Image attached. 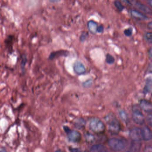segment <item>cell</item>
<instances>
[{"instance_id":"cell-1","label":"cell","mask_w":152,"mask_h":152,"mask_svg":"<svg viewBox=\"0 0 152 152\" xmlns=\"http://www.w3.org/2000/svg\"><path fill=\"white\" fill-rule=\"evenodd\" d=\"M105 120L111 133L117 134L119 133L121 130L120 124L115 115L109 113L105 116Z\"/></svg>"},{"instance_id":"cell-2","label":"cell","mask_w":152,"mask_h":152,"mask_svg":"<svg viewBox=\"0 0 152 152\" xmlns=\"http://www.w3.org/2000/svg\"><path fill=\"white\" fill-rule=\"evenodd\" d=\"M89 125L90 129L96 133H102L106 130V126L103 121L97 117H93L90 120Z\"/></svg>"},{"instance_id":"cell-3","label":"cell","mask_w":152,"mask_h":152,"mask_svg":"<svg viewBox=\"0 0 152 152\" xmlns=\"http://www.w3.org/2000/svg\"><path fill=\"white\" fill-rule=\"evenodd\" d=\"M126 141L118 138H112L108 141V146L114 151H122L126 148Z\"/></svg>"},{"instance_id":"cell-4","label":"cell","mask_w":152,"mask_h":152,"mask_svg":"<svg viewBox=\"0 0 152 152\" xmlns=\"http://www.w3.org/2000/svg\"><path fill=\"white\" fill-rule=\"evenodd\" d=\"M64 130L67 133L68 138L70 141L74 142H78L81 139V135L78 131L71 130L68 127L64 126Z\"/></svg>"},{"instance_id":"cell-5","label":"cell","mask_w":152,"mask_h":152,"mask_svg":"<svg viewBox=\"0 0 152 152\" xmlns=\"http://www.w3.org/2000/svg\"><path fill=\"white\" fill-rule=\"evenodd\" d=\"M133 120L137 124L142 125L144 124L145 121V118L144 115L141 112L140 110L135 109L133 110L132 114Z\"/></svg>"},{"instance_id":"cell-6","label":"cell","mask_w":152,"mask_h":152,"mask_svg":"<svg viewBox=\"0 0 152 152\" xmlns=\"http://www.w3.org/2000/svg\"><path fill=\"white\" fill-rule=\"evenodd\" d=\"M129 136L133 141H141L142 138L141 129L138 128H133L130 131Z\"/></svg>"},{"instance_id":"cell-7","label":"cell","mask_w":152,"mask_h":152,"mask_svg":"<svg viewBox=\"0 0 152 152\" xmlns=\"http://www.w3.org/2000/svg\"><path fill=\"white\" fill-rule=\"evenodd\" d=\"M141 134L142 138L146 141H148L152 139V132L151 129L145 126L141 129Z\"/></svg>"},{"instance_id":"cell-8","label":"cell","mask_w":152,"mask_h":152,"mask_svg":"<svg viewBox=\"0 0 152 152\" xmlns=\"http://www.w3.org/2000/svg\"><path fill=\"white\" fill-rule=\"evenodd\" d=\"M140 106L147 113H152V103L146 100H142L140 102Z\"/></svg>"},{"instance_id":"cell-9","label":"cell","mask_w":152,"mask_h":152,"mask_svg":"<svg viewBox=\"0 0 152 152\" xmlns=\"http://www.w3.org/2000/svg\"><path fill=\"white\" fill-rule=\"evenodd\" d=\"M74 70L76 73L79 75L83 74L86 72V68L84 64L79 62H78L75 63Z\"/></svg>"},{"instance_id":"cell-10","label":"cell","mask_w":152,"mask_h":152,"mask_svg":"<svg viewBox=\"0 0 152 152\" xmlns=\"http://www.w3.org/2000/svg\"><path fill=\"white\" fill-rule=\"evenodd\" d=\"M98 27V23L93 20H90L87 23V27L89 31L93 34H95L97 32Z\"/></svg>"},{"instance_id":"cell-11","label":"cell","mask_w":152,"mask_h":152,"mask_svg":"<svg viewBox=\"0 0 152 152\" xmlns=\"http://www.w3.org/2000/svg\"><path fill=\"white\" fill-rule=\"evenodd\" d=\"M91 152H104L107 151L106 148L101 144H97L91 146L90 149Z\"/></svg>"},{"instance_id":"cell-12","label":"cell","mask_w":152,"mask_h":152,"mask_svg":"<svg viewBox=\"0 0 152 152\" xmlns=\"http://www.w3.org/2000/svg\"><path fill=\"white\" fill-rule=\"evenodd\" d=\"M131 14L133 17L134 19H137L143 20H146L147 18L146 16L144 15L140 12L136 11V10H131Z\"/></svg>"},{"instance_id":"cell-13","label":"cell","mask_w":152,"mask_h":152,"mask_svg":"<svg viewBox=\"0 0 152 152\" xmlns=\"http://www.w3.org/2000/svg\"><path fill=\"white\" fill-rule=\"evenodd\" d=\"M141 141H133L130 147V151L133 152H138L141 147Z\"/></svg>"},{"instance_id":"cell-14","label":"cell","mask_w":152,"mask_h":152,"mask_svg":"<svg viewBox=\"0 0 152 152\" xmlns=\"http://www.w3.org/2000/svg\"><path fill=\"white\" fill-rule=\"evenodd\" d=\"M119 114L120 117L123 122L126 123L128 122L129 118H128V115L125 110H121L119 111Z\"/></svg>"},{"instance_id":"cell-15","label":"cell","mask_w":152,"mask_h":152,"mask_svg":"<svg viewBox=\"0 0 152 152\" xmlns=\"http://www.w3.org/2000/svg\"><path fill=\"white\" fill-rule=\"evenodd\" d=\"M136 6L137 7H138V8L140 10L143 11V12L149 13V12L151 11V9H150L148 7L146 6H145V5H142V4H140V3H136Z\"/></svg>"},{"instance_id":"cell-16","label":"cell","mask_w":152,"mask_h":152,"mask_svg":"<svg viewBox=\"0 0 152 152\" xmlns=\"http://www.w3.org/2000/svg\"><path fill=\"white\" fill-rule=\"evenodd\" d=\"M86 125V122L85 120L82 119H79L76 121L75 125L76 128H77L78 129H81L84 128Z\"/></svg>"},{"instance_id":"cell-17","label":"cell","mask_w":152,"mask_h":152,"mask_svg":"<svg viewBox=\"0 0 152 152\" xmlns=\"http://www.w3.org/2000/svg\"><path fill=\"white\" fill-rule=\"evenodd\" d=\"M106 61L107 63H108V64H113L114 62H115V59L111 54H108L106 55Z\"/></svg>"},{"instance_id":"cell-18","label":"cell","mask_w":152,"mask_h":152,"mask_svg":"<svg viewBox=\"0 0 152 152\" xmlns=\"http://www.w3.org/2000/svg\"><path fill=\"white\" fill-rule=\"evenodd\" d=\"M114 5H115V7L118 9V10L120 11V12L123 11L124 9H125V7L122 5L121 2H120L119 1H115V2H114Z\"/></svg>"},{"instance_id":"cell-19","label":"cell","mask_w":152,"mask_h":152,"mask_svg":"<svg viewBox=\"0 0 152 152\" xmlns=\"http://www.w3.org/2000/svg\"><path fill=\"white\" fill-rule=\"evenodd\" d=\"M145 39L149 43H152V32H148L146 33L145 36Z\"/></svg>"},{"instance_id":"cell-20","label":"cell","mask_w":152,"mask_h":152,"mask_svg":"<svg viewBox=\"0 0 152 152\" xmlns=\"http://www.w3.org/2000/svg\"><path fill=\"white\" fill-rule=\"evenodd\" d=\"M124 34L127 37H130L133 34V29L131 28H128L124 30Z\"/></svg>"},{"instance_id":"cell-21","label":"cell","mask_w":152,"mask_h":152,"mask_svg":"<svg viewBox=\"0 0 152 152\" xmlns=\"http://www.w3.org/2000/svg\"><path fill=\"white\" fill-rule=\"evenodd\" d=\"M86 139L88 142H93L94 141V137L91 134H86Z\"/></svg>"},{"instance_id":"cell-22","label":"cell","mask_w":152,"mask_h":152,"mask_svg":"<svg viewBox=\"0 0 152 152\" xmlns=\"http://www.w3.org/2000/svg\"><path fill=\"white\" fill-rule=\"evenodd\" d=\"M146 120L149 125L152 127V115L149 114L146 117Z\"/></svg>"},{"instance_id":"cell-23","label":"cell","mask_w":152,"mask_h":152,"mask_svg":"<svg viewBox=\"0 0 152 152\" xmlns=\"http://www.w3.org/2000/svg\"><path fill=\"white\" fill-rule=\"evenodd\" d=\"M144 151L146 152H152V146H147L144 149Z\"/></svg>"},{"instance_id":"cell-24","label":"cell","mask_w":152,"mask_h":152,"mask_svg":"<svg viewBox=\"0 0 152 152\" xmlns=\"http://www.w3.org/2000/svg\"><path fill=\"white\" fill-rule=\"evenodd\" d=\"M104 31V27L102 26H98L97 29V32L99 33H102Z\"/></svg>"},{"instance_id":"cell-25","label":"cell","mask_w":152,"mask_h":152,"mask_svg":"<svg viewBox=\"0 0 152 152\" xmlns=\"http://www.w3.org/2000/svg\"><path fill=\"white\" fill-rule=\"evenodd\" d=\"M86 35H84V34H82V35H81L80 37V40L81 41L84 42V41L85 40V39H86Z\"/></svg>"},{"instance_id":"cell-26","label":"cell","mask_w":152,"mask_h":152,"mask_svg":"<svg viewBox=\"0 0 152 152\" xmlns=\"http://www.w3.org/2000/svg\"><path fill=\"white\" fill-rule=\"evenodd\" d=\"M147 27L149 29L152 30V21L148 24Z\"/></svg>"},{"instance_id":"cell-27","label":"cell","mask_w":152,"mask_h":152,"mask_svg":"<svg viewBox=\"0 0 152 152\" xmlns=\"http://www.w3.org/2000/svg\"><path fill=\"white\" fill-rule=\"evenodd\" d=\"M148 54L149 56L152 58V47L148 49Z\"/></svg>"},{"instance_id":"cell-28","label":"cell","mask_w":152,"mask_h":152,"mask_svg":"<svg viewBox=\"0 0 152 152\" xmlns=\"http://www.w3.org/2000/svg\"><path fill=\"white\" fill-rule=\"evenodd\" d=\"M61 0H49V1L51 3H56L60 1Z\"/></svg>"},{"instance_id":"cell-29","label":"cell","mask_w":152,"mask_h":152,"mask_svg":"<svg viewBox=\"0 0 152 152\" xmlns=\"http://www.w3.org/2000/svg\"><path fill=\"white\" fill-rule=\"evenodd\" d=\"M122 1L123 2H125V3L128 4V5H131V3L128 0H122Z\"/></svg>"},{"instance_id":"cell-30","label":"cell","mask_w":152,"mask_h":152,"mask_svg":"<svg viewBox=\"0 0 152 152\" xmlns=\"http://www.w3.org/2000/svg\"><path fill=\"white\" fill-rule=\"evenodd\" d=\"M148 71L152 73V64H150L148 67Z\"/></svg>"},{"instance_id":"cell-31","label":"cell","mask_w":152,"mask_h":152,"mask_svg":"<svg viewBox=\"0 0 152 152\" xmlns=\"http://www.w3.org/2000/svg\"><path fill=\"white\" fill-rule=\"evenodd\" d=\"M148 3H149V5L152 7V0H149Z\"/></svg>"},{"instance_id":"cell-32","label":"cell","mask_w":152,"mask_h":152,"mask_svg":"<svg viewBox=\"0 0 152 152\" xmlns=\"http://www.w3.org/2000/svg\"><path fill=\"white\" fill-rule=\"evenodd\" d=\"M149 92L151 93V96H152V87H151V89H150V91H149Z\"/></svg>"}]
</instances>
